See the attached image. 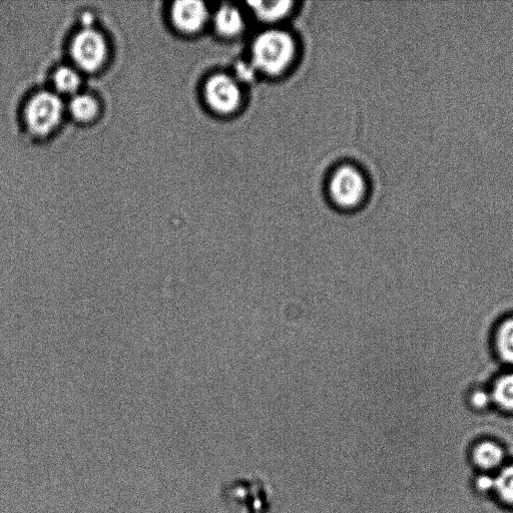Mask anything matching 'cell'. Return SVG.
<instances>
[{
	"label": "cell",
	"instance_id": "cell-1",
	"mask_svg": "<svg viewBox=\"0 0 513 513\" xmlns=\"http://www.w3.org/2000/svg\"><path fill=\"white\" fill-rule=\"evenodd\" d=\"M294 53V42L288 34L279 31L266 32L254 44V65L267 74L276 75L288 67Z\"/></svg>",
	"mask_w": 513,
	"mask_h": 513
},
{
	"label": "cell",
	"instance_id": "cell-2",
	"mask_svg": "<svg viewBox=\"0 0 513 513\" xmlns=\"http://www.w3.org/2000/svg\"><path fill=\"white\" fill-rule=\"evenodd\" d=\"M63 114L61 99L50 92L36 95L26 110L27 122L37 134H47L60 122Z\"/></svg>",
	"mask_w": 513,
	"mask_h": 513
},
{
	"label": "cell",
	"instance_id": "cell-3",
	"mask_svg": "<svg viewBox=\"0 0 513 513\" xmlns=\"http://www.w3.org/2000/svg\"><path fill=\"white\" fill-rule=\"evenodd\" d=\"M72 54L76 63L87 71L98 69L107 55V45L103 36L95 30L80 32L73 44Z\"/></svg>",
	"mask_w": 513,
	"mask_h": 513
},
{
	"label": "cell",
	"instance_id": "cell-4",
	"mask_svg": "<svg viewBox=\"0 0 513 513\" xmlns=\"http://www.w3.org/2000/svg\"><path fill=\"white\" fill-rule=\"evenodd\" d=\"M330 192L336 204L343 208L356 206L364 196L365 183L362 175L352 167H343L333 176Z\"/></svg>",
	"mask_w": 513,
	"mask_h": 513
},
{
	"label": "cell",
	"instance_id": "cell-5",
	"mask_svg": "<svg viewBox=\"0 0 513 513\" xmlns=\"http://www.w3.org/2000/svg\"><path fill=\"white\" fill-rule=\"evenodd\" d=\"M205 92L209 105L220 113L228 114L235 111L241 101L237 83L225 75H217L210 79Z\"/></svg>",
	"mask_w": 513,
	"mask_h": 513
},
{
	"label": "cell",
	"instance_id": "cell-6",
	"mask_svg": "<svg viewBox=\"0 0 513 513\" xmlns=\"http://www.w3.org/2000/svg\"><path fill=\"white\" fill-rule=\"evenodd\" d=\"M208 19V10L198 0H180L173 8V20L176 26L185 32L200 30Z\"/></svg>",
	"mask_w": 513,
	"mask_h": 513
},
{
	"label": "cell",
	"instance_id": "cell-7",
	"mask_svg": "<svg viewBox=\"0 0 513 513\" xmlns=\"http://www.w3.org/2000/svg\"><path fill=\"white\" fill-rule=\"evenodd\" d=\"M215 25L222 35L232 37L242 31L244 22L236 8L224 6L216 14Z\"/></svg>",
	"mask_w": 513,
	"mask_h": 513
},
{
	"label": "cell",
	"instance_id": "cell-8",
	"mask_svg": "<svg viewBox=\"0 0 513 513\" xmlns=\"http://www.w3.org/2000/svg\"><path fill=\"white\" fill-rule=\"evenodd\" d=\"M249 5L261 20L274 22L286 16L293 3L280 0V2H250Z\"/></svg>",
	"mask_w": 513,
	"mask_h": 513
},
{
	"label": "cell",
	"instance_id": "cell-9",
	"mask_svg": "<svg viewBox=\"0 0 513 513\" xmlns=\"http://www.w3.org/2000/svg\"><path fill=\"white\" fill-rule=\"evenodd\" d=\"M490 394L492 401L499 407L513 411V373L498 378Z\"/></svg>",
	"mask_w": 513,
	"mask_h": 513
},
{
	"label": "cell",
	"instance_id": "cell-10",
	"mask_svg": "<svg viewBox=\"0 0 513 513\" xmlns=\"http://www.w3.org/2000/svg\"><path fill=\"white\" fill-rule=\"evenodd\" d=\"M495 344L500 358L513 365V318L505 320L499 326Z\"/></svg>",
	"mask_w": 513,
	"mask_h": 513
},
{
	"label": "cell",
	"instance_id": "cell-11",
	"mask_svg": "<svg viewBox=\"0 0 513 513\" xmlns=\"http://www.w3.org/2000/svg\"><path fill=\"white\" fill-rule=\"evenodd\" d=\"M503 459V452L499 446L492 442L478 445L474 451V460L482 468H494Z\"/></svg>",
	"mask_w": 513,
	"mask_h": 513
},
{
	"label": "cell",
	"instance_id": "cell-12",
	"mask_svg": "<svg viewBox=\"0 0 513 513\" xmlns=\"http://www.w3.org/2000/svg\"><path fill=\"white\" fill-rule=\"evenodd\" d=\"M73 116L80 121L93 119L98 112V103L89 95H77L70 103Z\"/></svg>",
	"mask_w": 513,
	"mask_h": 513
},
{
	"label": "cell",
	"instance_id": "cell-13",
	"mask_svg": "<svg viewBox=\"0 0 513 513\" xmlns=\"http://www.w3.org/2000/svg\"><path fill=\"white\" fill-rule=\"evenodd\" d=\"M56 87L64 93H73L80 86L81 79L79 74L71 68H60L55 76Z\"/></svg>",
	"mask_w": 513,
	"mask_h": 513
},
{
	"label": "cell",
	"instance_id": "cell-14",
	"mask_svg": "<svg viewBox=\"0 0 513 513\" xmlns=\"http://www.w3.org/2000/svg\"><path fill=\"white\" fill-rule=\"evenodd\" d=\"M494 488L507 502L513 503V466L504 468L494 479Z\"/></svg>",
	"mask_w": 513,
	"mask_h": 513
},
{
	"label": "cell",
	"instance_id": "cell-15",
	"mask_svg": "<svg viewBox=\"0 0 513 513\" xmlns=\"http://www.w3.org/2000/svg\"><path fill=\"white\" fill-rule=\"evenodd\" d=\"M491 401H492L491 394L484 390H477V391L473 392V394L471 396V403L476 408H484Z\"/></svg>",
	"mask_w": 513,
	"mask_h": 513
},
{
	"label": "cell",
	"instance_id": "cell-16",
	"mask_svg": "<svg viewBox=\"0 0 513 513\" xmlns=\"http://www.w3.org/2000/svg\"><path fill=\"white\" fill-rule=\"evenodd\" d=\"M477 486L480 490H489L494 487V479L482 476L477 480Z\"/></svg>",
	"mask_w": 513,
	"mask_h": 513
},
{
	"label": "cell",
	"instance_id": "cell-17",
	"mask_svg": "<svg viewBox=\"0 0 513 513\" xmlns=\"http://www.w3.org/2000/svg\"><path fill=\"white\" fill-rule=\"evenodd\" d=\"M237 72L238 75L245 81L251 80L253 78V71L246 65H239L237 68Z\"/></svg>",
	"mask_w": 513,
	"mask_h": 513
}]
</instances>
